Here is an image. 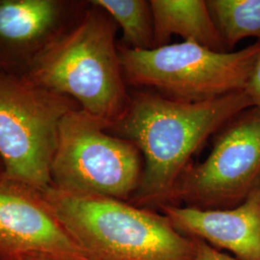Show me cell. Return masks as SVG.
I'll return each instance as SVG.
<instances>
[{
	"label": "cell",
	"instance_id": "obj_1",
	"mask_svg": "<svg viewBox=\"0 0 260 260\" xmlns=\"http://www.w3.org/2000/svg\"><path fill=\"white\" fill-rule=\"evenodd\" d=\"M253 107L246 91L186 103L153 91L130 95L123 116L109 128L133 143L144 158L139 188L129 203L141 207L172 204L189 160L215 132Z\"/></svg>",
	"mask_w": 260,
	"mask_h": 260
},
{
	"label": "cell",
	"instance_id": "obj_8",
	"mask_svg": "<svg viewBox=\"0 0 260 260\" xmlns=\"http://www.w3.org/2000/svg\"><path fill=\"white\" fill-rule=\"evenodd\" d=\"M0 260H91L38 191L0 178Z\"/></svg>",
	"mask_w": 260,
	"mask_h": 260
},
{
	"label": "cell",
	"instance_id": "obj_13",
	"mask_svg": "<svg viewBox=\"0 0 260 260\" xmlns=\"http://www.w3.org/2000/svg\"><path fill=\"white\" fill-rule=\"evenodd\" d=\"M226 51L246 38L260 42V0L206 1Z\"/></svg>",
	"mask_w": 260,
	"mask_h": 260
},
{
	"label": "cell",
	"instance_id": "obj_4",
	"mask_svg": "<svg viewBox=\"0 0 260 260\" xmlns=\"http://www.w3.org/2000/svg\"><path fill=\"white\" fill-rule=\"evenodd\" d=\"M118 51L125 82L172 100L200 103L246 89L260 42L226 52L191 41L149 50L120 45Z\"/></svg>",
	"mask_w": 260,
	"mask_h": 260
},
{
	"label": "cell",
	"instance_id": "obj_9",
	"mask_svg": "<svg viewBox=\"0 0 260 260\" xmlns=\"http://www.w3.org/2000/svg\"><path fill=\"white\" fill-rule=\"evenodd\" d=\"M179 233L201 239L239 260H260V178L239 205L203 209L168 205L159 207Z\"/></svg>",
	"mask_w": 260,
	"mask_h": 260
},
{
	"label": "cell",
	"instance_id": "obj_11",
	"mask_svg": "<svg viewBox=\"0 0 260 260\" xmlns=\"http://www.w3.org/2000/svg\"><path fill=\"white\" fill-rule=\"evenodd\" d=\"M60 8L52 0L0 1V40L19 46L36 42L56 24Z\"/></svg>",
	"mask_w": 260,
	"mask_h": 260
},
{
	"label": "cell",
	"instance_id": "obj_14",
	"mask_svg": "<svg viewBox=\"0 0 260 260\" xmlns=\"http://www.w3.org/2000/svg\"><path fill=\"white\" fill-rule=\"evenodd\" d=\"M194 260H239L212 247L201 239H196Z\"/></svg>",
	"mask_w": 260,
	"mask_h": 260
},
{
	"label": "cell",
	"instance_id": "obj_3",
	"mask_svg": "<svg viewBox=\"0 0 260 260\" xmlns=\"http://www.w3.org/2000/svg\"><path fill=\"white\" fill-rule=\"evenodd\" d=\"M116 30L114 19L93 5L75 27L39 53L29 80L75 99L85 113L109 128L123 116L130 102L115 43Z\"/></svg>",
	"mask_w": 260,
	"mask_h": 260
},
{
	"label": "cell",
	"instance_id": "obj_2",
	"mask_svg": "<svg viewBox=\"0 0 260 260\" xmlns=\"http://www.w3.org/2000/svg\"><path fill=\"white\" fill-rule=\"evenodd\" d=\"M91 260H194V238L163 213L104 196L38 191Z\"/></svg>",
	"mask_w": 260,
	"mask_h": 260
},
{
	"label": "cell",
	"instance_id": "obj_12",
	"mask_svg": "<svg viewBox=\"0 0 260 260\" xmlns=\"http://www.w3.org/2000/svg\"><path fill=\"white\" fill-rule=\"evenodd\" d=\"M91 3L105 11L121 28V45L137 50H149L155 47L150 1L93 0Z\"/></svg>",
	"mask_w": 260,
	"mask_h": 260
},
{
	"label": "cell",
	"instance_id": "obj_6",
	"mask_svg": "<svg viewBox=\"0 0 260 260\" xmlns=\"http://www.w3.org/2000/svg\"><path fill=\"white\" fill-rule=\"evenodd\" d=\"M70 98L0 73V157L4 177L42 191L52 185L59 124L74 109Z\"/></svg>",
	"mask_w": 260,
	"mask_h": 260
},
{
	"label": "cell",
	"instance_id": "obj_10",
	"mask_svg": "<svg viewBox=\"0 0 260 260\" xmlns=\"http://www.w3.org/2000/svg\"><path fill=\"white\" fill-rule=\"evenodd\" d=\"M155 47L166 46L173 35L215 51L226 52L205 0H150Z\"/></svg>",
	"mask_w": 260,
	"mask_h": 260
},
{
	"label": "cell",
	"instance_id": "obj_15",
	"mask_svg": "<svg viewBox=\"0 0 260 260\" xmlns=\"http://www.w3.org/2000/svg\"><path fill=\"white\" fill-rule=\"evenodd\" d=\"M245 91L251 99L253 107L260 109V54L253 66Z\"/></svg>",
	"mask_w": 260,
	"mask_h": 260
},
{
	"label": "cell",
	"instance_id": "obj_7",
	"mask_svg": "<svg viewBox=\"0 0 260 260\" xmlns=\"http://www.w3.org/2000/svg\"><path fill=\"white\" fill-rule=\"evenodd\" d=\"M260 178V109L251 107L226 123L204 162L187 167L173 205L222 209L239 205Z\"/></svg>",
	"mask_w": 260,
	"mask_h": 260
},
{
	"label": "cell",
	"instance_id": "obj_5",
	"mask_svg": "<svg viewBox=\"0 0 260 260\" xmlns=\"http://www.w3.org/2000/svg\"><path fill=\"white\" fill-rule=\"evenodd\" d=\"M144 158L129 141L107 133L102 121L72 109L59 124L52 185L75 193L129 202L139 188Z\"/></svg>",
	"mask_w": 260,
	"mask_h": 260
}]
</instances>
